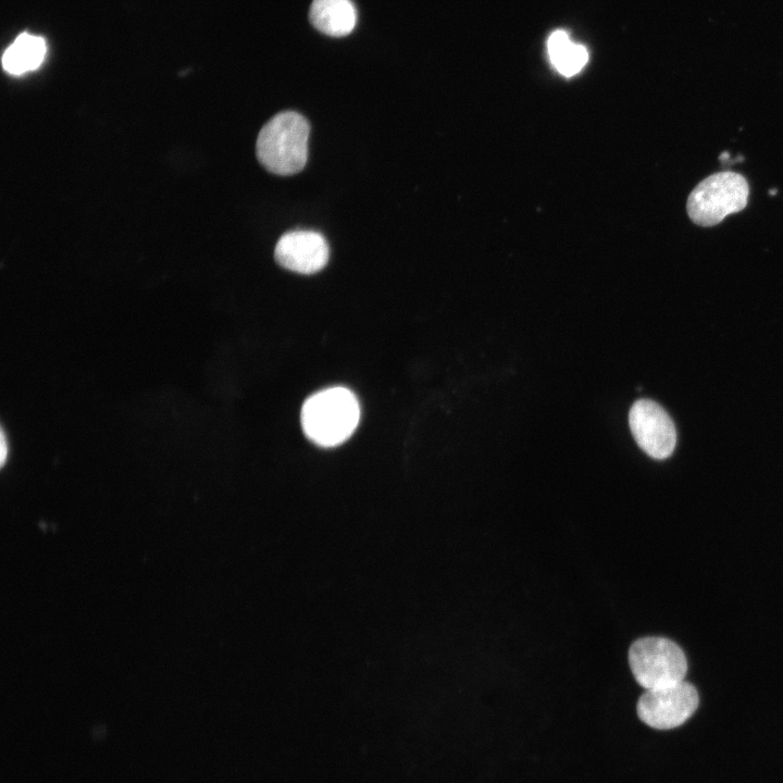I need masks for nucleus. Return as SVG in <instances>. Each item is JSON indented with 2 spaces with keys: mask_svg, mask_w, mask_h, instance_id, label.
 I'll return each mask as SVG.
<instances>
[{
  "mask_svg": "<svg viewBox=\"0 0 783 783\" xmlns=\"http://www.w3.org/2000/svg\"><path fill=\"white\" fill-rule=\"evenodd\" d=\"M696 688L682 681L666 687L645 689L637 700L638 719L656 730H671L682 725L698 707Z\"/></svg>",
  "mask_w": 783,
  "mask_h": 783,
  "instance_id": "nucleus-5",
  "label": "nucleus"
},
{
  "mask_svg": "<svg viewBox=\"0 0 783 783\" xmlns=\"http://www.w3.org/2000/svg\"><path fill=\"white\" fill-rule=\"evenodd\" d=\"M629 423L634 439L648 456L659 460L671 456L676 431L661 406L649 399L637 400L630 410Z\"/></svg>",
  "mask_w": 783,
  "mask_h": 783,
  "instance_id": "nucleus-6",
  "label": "nucleus"
},
{
  "mask_svg": "<svg viewBox=\"0 0 783 783\" xmlns=\"http://www.w3.org/2000/svg\"><path fill=\"white\" fill-rule=\"evenodd\" d=\"M0 446H1V449H0L1 450V461H2V463H4L7 460L9 448H8V440H7L5 434L3 432L1 433V445Z\"/></svg>",
  "mask_w": 783,
  "mask_h": 783,
  "instance_id": "nucleus-11",
  "label": "nucleus"
},
{
  "mask_svg": "<svg viewBox=\"0 0 783 783\" xmlns=\"http://www.w3.org/2000/svg\"><path fill=\"white\" fill-rule=\"evenodd\" d=\"M632 674L644 689L666 687L684 681L687 661L678 644L666 637L636 639L629 649Z\"/></svg>",
  "mask_w": 783,
  "mask_h": 783,
  "instance_id": "nucleus-4",
  "label": "nucleus"
},
{
  "mask_svg": "<svg viewBox=\"0 0 783 783\" xmlns=\"http://www.w3.org/2000/svg\"><path fill=\"white\" fill-rule=\"evenodd\" d=\"M274 257L284 269L313 274L326 265L330 248L326 239L318 232L291 231L278 239Z\"/></svg>",
  "mask_w": 783,
  "mask_h": 783,
  "instance_id": "nucleus-7",
  "label": "nucleus"
},
{
  "mask_svg": "<svg viewBox=\"0 0 783 783\" xmlns=\"http://www.w3.org/2000/svg\"><path fill=\"white\" fill-rule=\"evenodd\" d=\"M360 420V406L346 387L333 386L311 395L301 408L304 435L315 445L330 448L346 442Z\"/></svg>",
  "mask_w": 783,
  "mask_h": 783,
  "instance_id": "nucleus-1",
  "label": "nucleus"
},
{
  "mask_svg": "<svg viewBox=\"0 0 783 783\" xmlns=\"http://www.w3.org/2000/svg\"><path fill=\"white\" fill-rule=\"evenodd\" d=\"M310 125L294 111L277 113L261 128L256 144L259 162L270 172L293 175L308 159Z\"/></svg>",
  "mask_w": 783,
  "mask_h": 783,
  "instance_id": "nucleus-2",
  "label": "nucleus"
},
{
  "mask_svg": "<svg viewBox=\"0 0 783 783\" xmlns=\"http://www.w3.org/2000/svg\"><path fill=\"white\" fill-rule=\"evenodd\" d=\"M749 185L739 173L723 171L711 174L691 191L686 210L699 226H713L728 215L742 211L748 202Z\"/></svg>",
  "mask_w": 783,
  "mask_h": 783,
  "instance_id": "nucleus-3",
  "label": "nucleus"
},
{
  "mask_svg": "<svg viewBox=\"0 0 783 783\" xmlns=\"http://www.w3.org/2000/svg\"><path fill=\"white\" fill-rule=\"evenodd\" d=\"M547 52L554 67L566 77L577 74L588 61L587 49L583 45L573 42L562 29L550 34Z\"/></svg>",
  "mask_w": 783,
  "mask_h": 783,
  "instance_id": "nucleus-10",
  "label": "nucleus"
},
{
  "mask_svg": "<svg viewBox=\"0 0 783 783\" xmlns=\"http://www.w3.org/2000/svg\"><path fill=\"white\" fill-rule=\"evenodd\" d=\"M46 55V44L41 37L23 33L4 51L3 69L12 75L36 70Z\"/></svg>",
  "mask_w": 783,
  "mask_h": 783,
  "instance_id": "nucleus-9",
  "label": "nucleus"
},
{
  "mask_svg": "<svg viewBox=\"0 0 783 783\" xmlns=\"http://www.w3.org/2000/svg\"><path fill=\"white\" fill-rule=\"evenodd\" d=\"M309 18L321 33L341 37L353 30L357 11L351 0H313Z\"/></svg>",
  "mask_w": 783,
  "mask_h": 783,
  "instance_id": "nucleus-8",
  "label": "nucleus"
},
{
  "mask_svg": "<svg viewBox=\"0 0 783 783\" xmlns=\"http://www.w3.org/2000/svg\"><path fill=\"white\" fill-rule=\"evenodd\" d=\"M769 194H770V195H775V194H776V189H770V190H769Z\"/></svg>",
  "mask_w": 783,
  "mask_h": 783,
  "instance_id": "nucleus-12",
  "label": "nucleus"
}]
</instances>
